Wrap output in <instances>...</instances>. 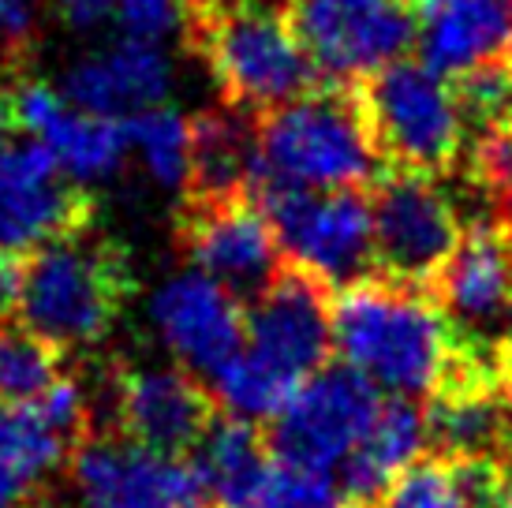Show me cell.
<instances>
[{"label": "cell", "mask_w": 512, "mask_h": 508, "mask_svg": "<svg viewBox=\"0 0 512 508\" xmlns=\"http://www.w3.org/2000/svg\"><path fill=\"white\" fill-rule=\"evenodd\" d=\"M131 292L135 273L128 251L86 225L27 254L19 318L64 352L94 348L113 333Z\"/></svg>", "instance_id": "4"}, {"label": "cell", "mask_w": 512, "mask_h": 508, "mask_svg": "<svg viewBox=\"0 0 512 508\" xmlns=\"http://www.w3.org/2000/svg\"><path fill=\"white\" fill-rule=\"evenodd\" d=\"M449 86L468 127V139L490 127H512V49L456 71Z\"/></svg>", "instance_id": "27"}, {"label": "cell", "mask_w": 512, "mask_h": 508, "mask_svg": "<svg viewBox=\"0 0 512 508\" xmlns=\"http://www.w3.org/2000/svg\"><path fill=\"white\" fill-rule=\"evenodd\" d=\"M258 176L255 113L221 101V109L191 120V161H187L184 198L251 195Z\"/></svg>", "instance_id": "21"}, {"label": "cell", "mask_w": 512, "mask_h": 508, "mask_svg": "<svg viewBox=\"0 0 512 508\" xmlns=\"http://www.w3.org/2000/svg\"><path fill=\"white\" fill-rule=\"evenodd\" d=\"M456 333L427 288L367 277L337 288L333 355L385 396L427 400L456 359Z\"/></svg>", "instance_id": "1"}, {"label": "cell", "mask_w": 512, "mask_h": 508, "mask_svg": "<svg viewBox=\"0 0 512 508\" xmlns=\"http://www.w3.org/2000/svg\"><path fill=\"white\" fill-rule=\"evenodd\" d=\"M86 508H199L206 482L195 456L146 449L120 430H90L68 456Z\"/></svg>", "instance_id": "10"}, {"label": "cell", "mask_w": 512, "mask_h": 508, "mask_svg": "<svg viewBox=\"0 0 512 508\" xmlns=\"http://www.w3.org/2000/svg\"><path fill=\"white\" fill-rule=\"evenodd\" d=\"M12 98L19 127L42 139L72 176L101 180L124 165L131 150L128 120L86 113L64 98V90H53L38 79H15Z\"/></svg>", "instance_id": "17"}, {"label": "cell", "mask_w": 512, "mask_h": 508, "mask_svg": "<svg viewBox=\"0 0 512 508\" xmlns=\"http://www.w3.org/2000/svg\"><path fill=\"white\" fill-rule=\"evenodd\" d=\"M184 45L206 64L225 105L266 113L326 83L292 19V0H221L184 15Z\"/></svg>", "instance_id": "2"}, {"label": "cell", "mask_w": 512, "mask_h": 508, "mask_svg": "<svg viewBox=\"0 0 512 508\" xmlns=\"http://www.w3.org/2000/svg\"><path fill=\"white\" fill-rule=\"evenodd\" d=\"M382 396V389L356 367L326 363L266 426L273 456L311 471H341L348 452L367 434Z\"/></svg>", "instance_id": "8"}, {"label": "cell", "mask_w": 512, "mask_h": 508, "mask_svg": "<svg viewBox=\"0 0 512 508\" xmlns=\"http://www.w3.org/2000/svg\"><path fill=\"white\" fill-rule=\"evenodd\" d=\"M116 12V0H60V15L79 30L105 23Z\"/></svg>", "instance_id": "34"}, {"label": "cell", "mask_w": 512, "mask_h": 508, "mask_svg": "<svg viewBox=\"0 0 512 508\" xmlns=\"http://www.w3.org/2000/svg\"><path fill=\"white\" fill-rule=\"evenodd\" d=\"M172 86V68L161 45L150 38H120L101 53L79 60L64 79V98L98 116H128L165 105Z\"/></svg>", "instance_id": "18"}, {"label": "cell", "mask_w": 512, "mask_h": 508, "mask_svg": "<svg viewBox=\"0 0 512 508\" xmlns=\"http://www.w3.org/2000/svg\"><path fill=\"white\" fill-rule=\"evenodd\" d=\"M0 508H38V482L0 464Z\"/></svg>", "instance_id": "33"}, {"label": "cell", "mask_w": 512, "mask_h": 508, "mask_svg": "<svg viewBox=\"0 0 512 508\" xmlns=\"http://www.w3.org/2000/svg\"><path fill=\"white\" fill-rule=\"evenodd\" d=\"M258 176L307 187H370L385 172L356 79H326L255 113Z\"/></svg>", "instance_id": "3"}, {"label": "cell", "mask_w": 512, "mask_h": 508, "mask_svg": "<svg viewBox=\"0 0 512 508\" xmlns=\"http://www.w3.org/2000/svg\"><path fill=\"white\" fill-rule=\"evenodd\" d=\"M176 240L195 269L217 277L243 303L262 296L288 262L270 213L255 195L180 198Z\"/></svg>", "instance_id": "9"}, {"label": "cell", "mask_w": 512, "mask_h": 508, "mask_svg": "<svg viewBox=\"0 0 512 508\" xmlns=\"http://www.w3.org/2000/svg\"><path fill=\"white\" fill-rule=\"evenodd\" d=\"M154 325L184 367L214 378L247 344V303L195 269L172 277L154 296Z\"/></svg>", "instance_id": "16"}, {"label": "cell", "mask_w": 512, "mask_h": 508, "mask_svg": "<svg viewBox=\"0 0 512 508\" xmlns=\"http://www.w3.org/2000/svg\"><path fill=\"white\" fill-rule=\"evenodd\" d=\"M206 482V497L221 508H251L270 479L277 456L270 449L266 426L243 415L221 411L210 434L191 452Z\"/></svg>", "instance_id": "22"}, {"label": "cell", "mask_w": 512, "mask_h": 508, "mask_svg": "<svg viewBox=\"0 0 512 508\" xmlns=\"http://www.w3.org/2000/svg\"><path fill=\"white\" fill-rule=\"evenodd\" d=\"M113 430L146 449L191 456L221 415L217 393L191 367H135L116 363L113 381Z\"/></svg>", "instance_id": "15"}, {"label": "cell", "mask_w": 512, "mask_h": 508, "mask_svg": "<svg viewBox=\"0 0 512 508\" xmlns=\"http://www.w3.org/2000/svg\"><path fill=\"white\" fill-rule=\"evenodd\" d=\"M356 83L385 169L453 176L468 150V127L445 75L400 57Z\"/></svg>", "instance_id": "5"}, {"label": "cell", "mask_w": 512, "mask_h": 508, "mask_svg": "<svg viewBox=\"0 0 512 508\" xmlns=\"http://www.w3.org/2000/svg\"><path fill=\"white\" fill-rule=\"evenodd\" d=\"M427 452V404L415 396H382L367 434L341 464L348 505L374 508L415 456Z\"/></svg>", "instance_id": "20"}, {"label": "cell", "mask_w": 512, "mask_h": 508, "mask_svg": "<svg viewBox=\"0 0 512 508\" xmlns=\"http://www.w3.org/2000/svg\"><path fill=\"white\" fill-rule=\"evenodd\" d=\"M38 42V0H0V64L19 71Z\"/></svg>", "instance_id": "30"}, {"label": "cell", "mask_w": 512, "mask_h": 508, "mask_svg": "<svg viewBox=\"0 0 512 508\" xmlns=\"http://www.w3.org/2000/svg\"><path fill=\"white\" fill-rule=\"evenodd\" d=\"M72 456V441L42 415L34 400H0V464L42 482Z\"/></svg>", "instance_id": "23"}, {"label": "cell", "mask_w": 512, "mask_h": 508, "mask_svg": "<svg viewBox=\"0 0 512 508\" xmlns=\"http://www.w3.org/2000/svg\"><path fill=\"white\" fill-rule=\"evenodd\" d=\"M374 508H471L464 482L456 471V460L423 452L389 482V490L378 497Z\"/></svg>", "instance_id": "28"}, {"label": "cell", "mask_w": 512, "mask_h": 508, "mask_svg": "<svg viewBox=\"0 0 512 508\" xmlns=\"http://www.w3.org/2000/svg\"><path fill=\"white\" fill-rule=\"evenodd\" d=\"M131 146L143 154L146 172L169 191H184L187 184V161H191V120L169 109L154 105L143 113L128 116Z\"/></svg>", "instance_id": "26"}, {"label": "cell", "mask_w": 512, "mask_h": 508, "mask_svg": "<svg viewBox=\"0 0 512 508\" xmlns=\"http://www.w3.org/2000/svg\"><path fill=\"white\" fill-rule=\"evenodd\" d=\"M19 127V116H15V98H12V86L4 83L0 75V146L12 139V131Z\"/></svg>", "instance_id": "36"}, {"label": "cell", "mask_w": 512, "mask_h": 508, "mask_svg": "<svg viewBox=\"0 0 512 508\" xmlns=\"http://www.w3.org/2000/svg\"><path fill=\"white\" fill-rule=\"evenodd\" d=\"M378 277L430 288L464 236L460 210L441 176L415 169H385L370 184Z\"/></svg>", "instance_id": "7"}, {"label": "cell", "mask_w": 512, "mask_h": 508, "mask_svg": "<svg viewBox=\"0 0 512 508\" xmlns=\"http://www.w3.org/2000/svg\"><path fill=\"white\" fill-rule=\"evenodd\" d=\"M292 19L326 79H363L408 57L419 34L412 0H292Z\"/></svg>", "instance_id": "13"}, {"label": "cell", "mask_w": 512, "mask_h": 508, "mask_svg": "<svg viewBox=\"0 0 512 508\" xmlns=\"http://www.w3.org/2000/svg\"><path fill=\"white\" fill-rule=\"evenodd\" d=\"M348 508H363V505H348Z\"/></svg>", "instance_id": "40"}, {"label": "cell", "mask_w": 512, "mask_h": 508, "mask_svg": "<svg viewBox=\"0 0 512 508\" xmlns=\"http://www.w3.org/2000/svg\"><path fill=\"white\" fill-rule=\"evenodd\" d=\"M251 195L270 213L281 247L333 288L378 277L370 187H307L255 176Z\"/></svg>", "instance_id": "6"}, {"label": "cell", "mask_w": 512, "mask_h": 508, "mask_svg": "<svg viewBox=\"0 0 512 508\" xmlns=\"http://www.w3.org/2000/svg\"><path fill=\"white\" fill-rule=\"evenodd\" d=\"M251 508H348V497L333 471H311L277 460Z\"/></svg>", "instance_id": "29"}, {"label": "cell", "mask_w": 512, "mask_h": 508, "mask_svg": "<svg viewBox=\"0 0 512 508\" xmlns=\"http://www.w3.org/2000/svg\"><path fill=\"white\" fill-rule=\"evenodd\" d=\"M98 221V198L42 139L0 146V247L30 254Z\"/></svg>", "instance_id": "11"}, {"label": "cell", "mask_w": 512, "mask_h": 508, "mask_svg": "<svg viewBox=\"0 0 512 508\" xmlns=\"http://www.w3.org/2000/svg\"><path fill=\"white\" fill-rule=\"evenodd\" d=\"M116 12L128 34L161 42L176 23H184L180 0H116Z\"/></svg>", "instance_id": "31"}, {"label": "cell", "mask_w": 512, "mask_h": 508, "mask_svg": "<svg viewBox=\"0 0 512 508\" xmlns=\"http://www.w3.org/2000/svg\"><path fill=\"white\" fill-rule=\"evenodd\" d=\"M456 340L483 355L509 348L512 307V240L494 221H468L449 262L427 288Z\"/></svg>", "instance_id": "12"}, {"label": "cell", "mask_w": 512, "mask_h": 508, "mask_svg": "<svg viewBox=\"0 0 512 508\" xmlns=\"http://www.w3.org/2000/svg\"><path fill=\"white\" fill-rule=\"evenodd\" d=\"M337 288L288 258L273 284L247 303V352L296 385L333 359Z\"/></svg>", "instance_id": "14"}, {"label": "cell", "mask_w": 512, "mask_h": 508, "mask_svg": "<svg viewBox=\"0 0 512 508\" xmlns=\"http://www.w3.org/2000/svg\"><path fill=\"white\" fill-rule=\"evenodd\" d=\"M214 4H221V0H180L184 15H195V12H202V8H214Z\"/></svg>", "instance_id": "37"}, {"label": "cell", "mask_w": 512, "mask_h": 508, "mask_svg": "<svg viewBox=\"0 0 512 508\" xmlns=\"http://www.w3.org/2000/svg\"><path fill=\"white\" fill-rule=\"evenodd\" d=\"M419 34L415 49L430 71H456L512 49V0H412Z\"/></svg>", "instance_id": "19"}, {"label": "cell", "mask_w": 512, "mask_h": 508, "mask_svg": "<svg viewBox=\"0 0 512 508\" xmlns=\"http://www.w3.org/2000/svg\"><path fill=\"white\" fill-rule=\"evenodd\" d=\"M501 415H505V460L512 467V348L501 367Z\"/></svg>", "instance_id": "35"}, {"label": "cell", "mask_w": 512, "mask_h": 508, "mask_svg": "<svg viewBox=\"0 0 512 508\" xmlns=\"http://www.w3.org/2000/svg\"><path fill=\"white\" fill-rule=\"evenodd\" d=\"M494 508H512V475H509V482H505V490H501L498 505Z\"/></svg>", "instance_id": "38"}, {"label": "cell", "mask_w": 512, "mask_h": 508, "mask_svg": "<svg viewBox=\"0 0 512 508\" xmlns=\"http://www.w3.org/2000/svg\"><path fill=\"white\" fill-rule=\"evenodd\" d=\"M64 348L23 318L0 322V400H38L60 378Z\"/></svg>", "instance_id": "24"}, {"label": "cell", "mask_w": 512, "mask_h": 508, "mask_svg": "<svg viewBox=\"0 0 512 508\" xmlns=\"http://www.w3.org/2000/svg\"><path fill=\"white\" fill-rule=\"evenodd\" d=\"M199 508H202V505H199ZM206 508H221V505H206Z\"/></svg>", "instance_id": "39"}, {"label": "cell", "mask_w": 512, "mask_h": 508, "mask_svg": "<svg viewBox=\"0 0 512 508\" xmlns=\"http://www.w3.org/2000/svg\"><path fill=\"white\" fill-rule=\"evenodd\" d=\"M23 288H27V254L0 247V322L19 318Z\"/></svg>", "instance_id": "32"}, {"label": "cell", "mask_w": 512, "mask_h": 508, "mask_svg": "<svg viewBox=\"0 0 512 508\" xmlns=\"http://www.w3.org/2000/svg\"><path fill=\"white\" fill-rule=\"evenodd\" d=\"M296 389V381L285 378L281 370H273L270 363H262L247 348L214 374V393L221 400V411L255 419V423H270L273 415L292 400Z\"/></svg>", "instance_id": "25"}]
</instances>
